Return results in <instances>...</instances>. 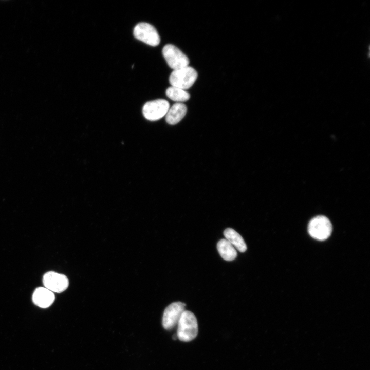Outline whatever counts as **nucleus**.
<instances>
[{"label":"nucleus","instance_id":"obj_1","mask_svg":"<svg viewBox=\"0 0 370 370\" xmlns=\"http://www.w3.org/2000/svg\"><path fill=\"white\" fill-rule=\"evenodd\" d=\"M198 331V323L195 314L185 310L177 324V338L181 341H191L196 337Z\"/></svg>","mask_w":370,"mask_h":370},{"label":"nucleus","instance_id":"obj_2","mask_svg":"<svg viewBox=\"0 0 370 370\" xmlns=\"http://www.w3.org/2000/svg\"><path fill=\"white\" fill-rule=\"evenodd\" d=\"M197 76V71L188 66L173 70L170 75L169 82L172 86L186 90L194 84Z\"/></svg>","mask_w":370,"mask_h":370},{"label":"nucleus","instance_id":"obj_3","mask_svg":"<svg viewBox=\"0 0 370 370\" xmlns=\"http://www.w3.org/2000/svg\"><path fill=\"white\" fill-rule=\"evenodd\" d=\"M332 230L329 219L325 216L319 215L309 221L308 230L310 235L318 240H324L330 235Z\"/></svg>","mask_w":370,"mask_h":370},{"label":"nucleus","instance_id":"obj_4","mask_svg":"<svg viewBox=\"0 0 370 370\" xmlns=\"http://www.w3.org/2000/svg\"><path fill=\"white\" fill-rule=\"evenodd\" d=\"M162 52L168 65L173 70L188 66L189 60L188 57L174 45H165Z\"/></svg>","mask_w":370,"mask_h":370},{"label":"nucleus","instance_id":"obj_5","mask_svg":"<svg viewBox=\"0 0 370 370\" xmlns=\"http://www.w3.org/2000/svg\"><path fill=\"white\" fill-rule=\"evenodd\" d=\"M136 39L152 46H157L160 41L159 35L152 25L145 22L139 23L133 30Z\"/></svg>","mask_w":370,"mask_h":370},{"label":"nucleus","instance_id":"obj_6","mask_svg":"<svg viewBox=\"0 0 370 370\" xmlns=\"http://www.w3.org/2000/svg\"><path fill=\"white\" fill-rule=\"evenodd\" d=\"M170 104L164 99H156L146 102L142 108L144 117L150 121L158 120L166 115Z\"/></svg>","mask_w":370,"mask_h":370},{"label":"nucleus","instance_id":"obj_7","mask_svg":"<svg viewBox=\"0 0 370 370\" xmlns=\"http://www.w3.org/2000/svg\"><path fill=\"white\" fill-rule=\"evenodd\" d=\"M186 304L181 302L171 303L165 309L162 323L166 330H171L177 325L182 312L185 310Z\"/></svg>","mask_w":370,"mask_h":370},{"label":"nucleus","instance_id":"obj_8","mask_svg":"<svg viewBox=\"0 0 370 370\" xmlns=\"http://www.w3.org/2000/svg\"><path fill=\"white\" fill-rule=\"evenodd\" d=\"M43 282L45 288L52 292L58 293L65 290L69 285L66 276L54 271L46 273L43 276Z\"/></svg>","mask_w":370,"mask_h":370},{"label":"nucleus","instance_id":"obj_9","mask_svg":"<svg viewBox=\"0 0 370 370\" xmlns=\"http://www.w3.org/2000/svg\"><path fill=\"white\" fill-rule=\"evenodd\" d=\"M55 296L52 291L45 287L36 288L32 295L33 303L41 308L49 307L54 302Z\"/></svg>","mask_w":370,"mask_h":370},{"label":"nucleus","instance_id":"obj_10","mask_svg":"<svg viewBox=\"0 0 370 370\" xmlns=\"http://www.w3.org/2000/svg\"><path fill=\"white\" fill-rule=\"evenodd\" d=\"M187 111V108L184 104L176 103L169 108L165 115V120L169 124H176L182 119Z\"/></svg>","mask_w":370,"mask_h":370},{"label":"nucleus","instance_id":"obj_11","mask_svg":"<svg viewBox=\"0 0 370 370\" xmlns=\"http://www.w3.org/2000/svg\"><path fill=\"white\" fill-rule=\"evenodd\" d=\"M225 239L230 243L239 252H244L247 250L246 244L241 235L234 229L228 228L224 231Z\"/></svg>","mask_w":370,"mask_h":370},{"label":"nucleus","instance_id":"obj_12","mask_svg":"<svg viewBox=\"0 0 370 370\" xmlns=\"http://www.w3.org/2000/svg\"><path fill=\"white\" fill-rule=\"evenodd\" d=\"M217 248L221 257L227 261L234 260L237 252L233 246L226 239H221L217 244Z\"/></svg>","mask_w":370,"mask_h":370},{"label":"nucleus","instance_id":"obj_13","mask_svg":"<svg viewBox=\"0 0 370 370\" xmlns=\"http://www.w3.org/2000/svg\"><path fill=\"white\" fill-rule=\"evenodd\" d=\"M165 94L168 98L177 103L185 102L190 97V94L185 90L173 86L169 87Z\"/></svg>","mask_w":370,"mask_h":370},{"label":"nucleus","instance_id":"obj_14","mask_svg":"<svg viewBox=\"0 0 370 370\" xmlns=\"http://www.w3.org/2000/svg\"><path fill=\"white\" fill-rule=\"evenodd\" d=\"M177 338V335H174L173 336V339L174 340H176Z\"/></svg>","mask_w":370,"mask_h":370}]
</instances>
